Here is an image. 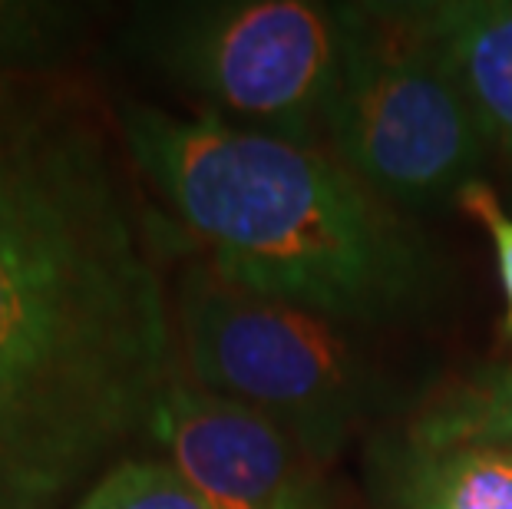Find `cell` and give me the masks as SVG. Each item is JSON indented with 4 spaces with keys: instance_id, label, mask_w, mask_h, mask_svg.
I'll list each match as a JSON object with an SVG mask.
<instances>
[{
    "instance_id": "8fae6325",
    "label": "cell",
    "mask_w": 512,
    "mask_h": 509,
    "mask_svg": "<svg viewBox=\"0 0 512 509\" xmlns=\"http://www.w3.org/2000/svg\"><path fill=\"white\" fill-rule=\"evenodd\" d=\"M70 509H215L166 460H123Z\"/></svg>"
},
{
    "instance_id": "7c38bea8",
    "label": "cell",
    "mask_w": 512,
    "mask_h": 509,
    "mask_svg": "<svg viewBox=\"0 0 512 509\" xmlns=\"http://www.w3.org/2000/svg\"><path fill=\"white\" fill-rule=\"evenodd\" d=\"M456 205H460L466 215H473V219L489 232V238H493L499 285H503V298H506L503 331L512 341V215L503 209L496 189L483 179L466 182V186L460 189V196H456Z\"/></svg>"
},
{
    "instance_id": "8992f818",
    "label": "cell",
    "mask_w": 512,
    "mask_h": 509,
    "mask_svg": "<svg viewBox=\"0 0 512 509\" xmlns=\"http://www.w3.org/2000/svg\"><path fill=\"white\" fill-rule=\"evenodd\" d=\"M215 509H334L311 460L275 420L176 377L149 433Z\"/></svg>"
},
{
    "instance_id": "5b68a950",
    "label": "cell",
    "mask_w": 512,
    "mask_h": 509,
    "mask_svg": "<svg viewBox=\"0 0 512 509\" xmlns=\"http://www.w3.org/2000/svg\"><path fill=\"white\" fill-rule=\"evenodd\" d=\"M176 328L192 384L275 420L318 463L341 453L377 400L334 321L235 285L205 258L179 278Z\"/></svg>"
},
{
    "instance_id": "ba28073f",
    "label": "cell",
    "mask_w": 512,
    "mask_h": 509,
    "mask_svg": "<svg viewBox=\"0 0 512 509\" xmlns=\"http://www.w3.org/2000/svg\"><path fill=\"white\" fill-rule=\"evenodd\" d=\"M377 463L394 509H512V447L423 450L397 440Z\"/></svg>"
},
{
    "instance_id": "6da1fadb",
    "label": "cell",
    "mask_w": 512,
    "mask_h": 509,
    "mask_svg": "<svg viewBox=\"0 0 512 509\" xmlns=\"http://www.w3.org/2000/svg\"><path fill=\"white\" fill-rule=\"evenodd\" d=\"M113 139L63 77H0V509H67L176 381Z\"/></svg>"
},
{
    "instance_id": "277c9868",
    "label": "cell",
    "mask_w": 512,
    "mask_h": 509,
    "mask_svg": "<svg viewBox=\"0 0 512 509\" xmlns=\"http://www.w3.org/2000/svg\"><path fill=\"white\" fill-rule=\"evenodd\" d=\"M324 133L394 209H433L476 179L486 133L420 4H344V60Z\"/></svg>"
},
{
    "instance_id": "9c48e42d",
    "label": "cell",
    "mask_w": 512,
    "mask_h": 509,
    "mask_svg": "<svg viewBox=\"0 0 512 509\" xmlns=\"http://www.w3.org/2000/svg\"><path fill=\"white\" fill-rule=\"evenodd\" d=\"M400 440L423 450L466 443L512 447V361L483 367L479 374L446 387L410 420Z\"/></svg>"
},
{
    "instance_id": "30bf717a",
    "label": "cell",
    "mask_w": 512,
    "mask_h": 509,
    "mask_svg": "<svg viewBox=\"0 0 512 509\" xmlns=\"http://www.w3.org/2000/svg\"><path fill=\"white\" fill-rule=\"evenodd\" d=\"M93 7L60 0H0V77H60Z\"/></svg>"
},
{
    "instance_id": "7a4b0ae2",
    "label": "cell",
    "mask_w": 512,
    "mask_h": 509,
    "mask_svg": "<svg viewBox=\"0 0 512 509\" xmlns=\"http://www.w3.org/2000/svg\"><path fill=\"white\" fill-rule=\"evenodd\" d=\"M119 143L215 272L328 321H387L437 285L427 242L334 153L126 100Z\"/></svg>"
},
{
    "instance_id": "52a82bcc",
    "label": "cell",
    "mask_w": 512,
    "mask_h": 509,
    "mask_svg": "<svg viewBox=\"0 0 512 509\" xmlns=\"http://www.w3.org/2000/svg\"><path fill=\"white\" fill-rule=\"evenodd\" d=\"M420 7L486 139L512 153V0Z\"/></svg>"
},
{
    "instance_id": "3957f363",
    "label": "cell",
    "mask_w": 512,
    "mask_h": 509,
    "mask_svg": "<svg viewBox=\"0 0 512 509\" xmlns=\"http://www.w3.org/2000/svg\"><path fill=\"white\" fill-rule=\"evenodd\" d=\"M123 50L205 116L311 143L341 80L344 4L172 0L129 14Z\"/></svg>"
}]
</instances>
